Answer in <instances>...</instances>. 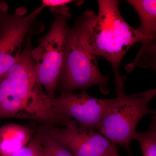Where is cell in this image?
<instances>
[{"label":"cell","mask_w":156,"mask_h":156,"mask_svg":"<svg viewBox=\"0 0 156 156\" xmlns=\"http://www.w3.org/2000/svg\"><path fill=\"white\" fill-rule=\"evenodd\" d=\"M32 36L26 39L20 58L0 78V119L37 120L66 126L71 119L59 114L37 78L32 56Z\"/></svg>","instance_id":"6da1fadb"},{"label":"cell","mask_w":156,"mask_h":156,"mask_svg":"<svg viewBox=\"0 0 156 156\" xmlns=\"http://www.w3.org/2000/svg\"><path fill=\"white\" fill-rule=\"evenodd\" d=\"M97 15L87 10L76 20L75 25L89 53L106 58L114 73L117 93L124 92V79L120 75L122 59L135 43L143 42L144 38L138 29L130 26L122 17L119 1H98Z\"/></svg>","instance_id":"7a4b0ae2"},{"label":"cell","mask_w":156,"mask_h":156,"mask_svg":"<svg viewBox=\"0 0 156 156\" xmlns=\"http://www.w3.org/2000/svg\"><path fill=\"white\" fill-rule=\"evenodd\" d=\"M155 89L127 95L125 92L117 94L115 100L101 121L97 131L114 144L123 147L128 156H132L131 141L136 133L140 120L147 114L156 115L150 108V101L155 96Z\"/></svg>","instance_id":"3957f363"},{"label":"cell","mask_w":156,"mask_h":156,"mask_svg":"<svg viewBox=\"0 0 156 156\" xmlns=\"http://www.w3.org/2000/svg\"><path fill=\"white\" fill-rule=\"evenodd\" d=\"M68 5L50 10L54 19L48 33L39 39L38 45L31 53L39 83L52 99L64 63L67 23L71 16Z\"/></svg>","instance_id":"277c9868"},{"label":"cell","mask_w":156,"mask_h":156,"mask_svg":"<svg viewBox=\"0 0 156 156\" xmlns=\"http://www.w3.org/2000/svg\"><path fill=\"white\" fill-rule=\"evenodd\" d=\"M97 56L89 53L76 26L68 27L66 36L64 63L57 85L62 92L98 86L104 94L108 93L109 78L100 73Z\"/></svg>","instance_id":"5b68a950"},{"label":"cell","mask_w":156,"mask_h":156,"mask_svg":"<svg viewBox=\"0 0 156 156\" xmlns=\"http://www.w3.org/2000/svg\"><path fill=\"white\" fill-rule=\"evenodd\" d=\"M44 9L41 5L26 15L27 9L19 7L11 14L7 3L0 2V78L19 60L22 44Z\"/></svg>","instance_id":"8992f818"},{"label":"cell","mask_w":156,"mask_h":156,"mask_svg":"<svg viewBox=\"0 0 156 156\" xmlns=\"http://www.w3.org/2000/svg\"><path fill=\"white\" fill-rule=\"evenodd\" d=\"M115 100L95 98L86 91L78 94L62 92L52 98L54 108L62 116L73 118L80 128L94 131H98L99 123Z\"/></svg>","instance_id":"52a82bcc"},{"label":"cell","mask_w":156,"mask_h":156,"mask_svg":"<svg viewBox=\"0 0 156 156\" xmlns=\"http://www.w3.org/2000/svg\"><path fill=\"white\" fill-rule=\"evenodd\" d=\"M44 130L74 156H105L118 149L99 132L80 128L74 120L64 128L48 126Z\"/></svg>","instance_id":"ba28073f"},{"label":"cell","mask_w":156,"mask_h":156,"mask_svg":"<svg viewBox=\"0 0 156 156\" xmlns=\"http://www.w3.org/2000/svg\"><path fill=\"white\" fill-rule=\"evenodd\" d=\"M136 10L140 19L138 30L144 38L142 47L134 61L127 70L131 71L136 66L155 68L156 38V1H127Z\"/></svg>","instance_id":"9c48e42d"},{"label":"cell","mask_w":156,"mask_h":156,"mask_svg":"<svg viewBox=\"0 0 156 156\" xmlns=\"http://www.w3.org/2000/svg\"><path fill=\"white\" fill-rule=\"evenodd\" d=\"M32 135L30 129L17 124L0 127V156H11L26 146Z\"/></svg>","instance_id":"30bf717a"},{"label":"cell","mask_w":156,"mask_h":156,"mask_svg":"<svg viewBox=\"0 0 156 156\" xmlns=\"http://www.w3.org/2000/svg\"><path fill=\"white\" fill-rule=\"evenodd\" d=\"M152 120L147 131L144 133L136 132L133 138L139 143L143 156H156V115Z\"/></svg>","instance_id":"8fae6325"},{"label":"cell","mask_w":156,"mask_h":156,"mask_svg":"<svg viewBox=\"0 0 156 156\" xmlns=\"http://www.w3.org/2000/svg\"><path fill=\"white\" fill-rule=\"evenodd\" d=\"M43 128H41L33 136L27 145L13 154L11 156H41L45 152L42 142Z\"/></svg>","instance_id":"7c38bea8"},{"label":"cell","mask_w":156,"mask_h":156,"mask_svg":"<svg viewBox=\"0 0 156 156\" xmlns=\"http://www.w3.org/2000/svg\"><path fill=\"white\" fill-rule=\"evenodd\" d=\"M42 142L45 149L51 156H74L67 148L48 135L44 129Z\"/></svg>","instance_id":"4fadbf2b"},{"label":"cell","mask_w":156,"mask_h":156,"mask_svg":"<svg viewBox=\"0 0 156 156\" xmlns=\"http://www.w3.org/2000/svg\"><path fill=\"white\" fill-rule=\"evenodd\" d=\"M73 1L70 0H43L41 6L44 7H49L50 8H57L60 6L68 5L72 2Z\"/></svg>","instance_id":"5bb4252c"},{"label":"cell","mask_w":156,"mask_h":156,"mask_svg":"<svg viewBox=\"0 0 156 156\" xmlns=\"http://www.w3.org/2000/svg\"><path fill=\"white\" fill-rule=\"evenodd\" d=\"M105 156H120L119 154V152H118V149L116 150L113 151L112 152L108 155Z\"/></svg>","instance_id":"9a60e30c"},{"label":"cell","mask_w":156,"mask_h":156,"mask_svg":"<svg viewBox=\"0 0 156 156\" xmlns=\"http://www.w3.org/2000/svg\"><path fill=\"white\" fill-rule=\"evenodd\" d=\"M41 156H51L50 155V153L48 152V151H47L45 149V152H44V153Z\"/></svg>","instance_id":"2e32d148"}]
</instances>
